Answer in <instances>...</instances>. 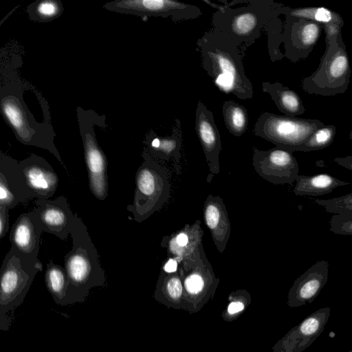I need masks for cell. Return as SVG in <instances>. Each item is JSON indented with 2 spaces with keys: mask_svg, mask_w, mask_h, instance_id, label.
Here are the masks:
<instances>
[{
  "mask_svg": "<svg viewBox=\"0 0 352 352\" xmlns=\"http://www.w3.org/2000/svg\"><path fill=\"white\" fill-rule=\"evenodd\" d=\"M324 124L318 120L280 116L268 111L260 115L254 133L292 152L299 151L307 138Z\"/></svg>",
  "mask_w": 352,
  "mask_h": 352,
  "instance_id": "8",
  "label": "cell"
},
{
  "mask_svg": "<svg viewBox=\"0 0 352 352\" xmlns=\"http://www.w3.org/2000/svg\"><path fill=\"white\" fill-rule=\"evenodd\" d=\"M247 5L232 8L226 5L212 6V28L226 34L241 49L242 54L260 38L267 23L282 14L284 5L272 0H246Z\"/></svg>",
  "mask_w": 352,
  "mask_h": 352,
  "instance_id": "3",
  "label": "cell"
},
{
  "mask_svg": "<svg viewBox=\"0 0 352 352\" xmlns=\"http://www.w3.org/2000/svg\"><path fill=\"white\" fill-rule=\"evenodd\" d=\"M19 203L5 177L0 173V207H6L10 209L16 206Z\"/></svg>",
  "mask_w": 352,
  "mask_h": 352,
  "instance_id": "32",
  "label": "cell"
},
{
  "mask_svg": "<svg viewBox=\"0 0 352 352\" xmlns=\"http://www.w3.org/2000/svg\"><path fill=\"white\" fill-rule=\"evenodd\" d=\"M330 307L321 308L311 314L277 344V352H302L324 331L330 316Z\"/></svg>",
  "mask_w": 352,
  "mask_h": 352,
  "instance_id": "15",
  "label": "cell"
},
{
  "mask_svg": "<svg viewBox=\"0 0 352 352\" xmlns=\"http://www.w3.org/2000/svg\"><path fill=\"white\" fill-rule=\"evenodd\" d=\"M333 161L337 164L352 171V155L336 157Z\"/></svg>",
  "mask_w": 352,
  "mask_h": 352,
  "instance_id": "36",
  "label": "cell"
},
{
  "mask_svg": "<svg viewBox=\"0 0 352 352\" xmlns=\"http://www.w3.org/2000/svg\"><path fill=\"white\" fill-rule=\"evenodd\" d=\"M0 173L19 203L32 198L49 199L58 186V177L52 166L36 155L19 162L1 153Z\"/></svg>",
  "mask_w": 352,
  "mask_h": 352,
  "instance_id": "4",
  "label": "cell"
},
{
  "mask_svg": "<svg viewBox=\"0 0 352 352\" xmlns=\"http://www.w3.org/2000/svg\"><path fill=\"white\" fill-rule=\"evenodd\" d=\"M201 67L217 87L241 100L253 97V87L247 77L240 47L226 34L212 28L197 42Z\"/></svg>",
  "mask_w": 352,
  "mask_h": 352,
  "instance_id": "1",
  "label": "cell"
},
{
  "mask_svg": "<svg viewBox=\"0 0 352 352\" xmlns=\"http://www.w3.org/2000/svg\"><path fill=\"white\" fill-rule=\"evenodd\" d=\"M43 232L32 211L21 214L10 232V250L28 264L36 265L41 263L38 256Z\"/></svg>",
  "mask_w": 352,
  "mask_h": 352,
  "instance_id": "13",
  "label": "cell"
},
{
  "mask_svg": "<svg viewBox=\"0 0 352 352\" xmlns=\"http://www.w3.org/2000/svg\"><path fill=\"white\" fill-rule=\"evenodd\" d=\"M195 131L209 168L210 173L206 180L210 182L213 176L220 171L219 156L222 145L213 113L201 100L195 111Z\"/></svg>",
  "mask_w": 352,
  "mask_h": 352,
  "instance_id": "14",
  "label": "cell"
},
{
  "mask_svg": "<svg viewBox=\"0 0 352 352\" xmlns=\"http://www.w3.org/2000/svg\"><path fill=\"white\" fill-rule=\"evenodd\" d=\"M348 352H352V350H351V351H348Z\"/></svg>",
  "mask_w": 352,
  "mask_h": 352,
  "instance_id": "39",
  "label": "cell"
},
{
  "mask_svg": "<svg viewBox=\"0 0 352 352\" xmlns=\"http://www.w3.org/2000/svg\"><path fill=\"white\" fill-rule=\"evenodd\" d=\"M329 230L336 234L352 236V212L333 214L329 221Z\"/></svg>",
  "mask_w": 352,
  "mask_h": 352,
  "instance_id": "31",
  "label": "cell"
},
{
  "mask_svg": "<svg viewBox=\"0 0 352 352\" xmlns=\"http://www.w3.org/2000/svg\"><path fill=\"white\" fill-rule=\"evenodd\" d=\"M204 230L200 220L192 224L186 223L182 229L162 238L161 246L166 248L168 257L179 265L192 259L202 244Z\"/></svg>",
  "mask_w": 352,
  "mask_h": 352,
  "instance_id": "18",
  "label": "cell"
},
{
  "mask_svg": "<svg viewBox=\"0 0 352 352\" xmlns=\"http://www.w3.org/2000/svg\"><path fill=\"white\" fill-rule=\"evenodd\" d=\"M42 270L41 263L28 264L11 250L6 254L0 269V330H9L14 311L23 303L36 274Z\"/></svg>",
  "mask_w": 352,
  "mask_h": 352,
  "instance_id": "7",
  "label": "cell"
},
{
  "mask_svg": "<svg viewBox=\"0 0 352 352\" xmlns=\"http://www.w3.org/2000/svg\"><path fill=\"white\" fill-rule=\"evenodd\" d=\"M222 113L225 125L232 135L240 137L246 131L248 114L243 106L232 100H226L223 104Z\"/></svg>",
  "mask_w": 352,
  "mask_h": 352,
  "instance_id": "25",
  "label": "cell"
},
{
  "mask_svg": "<svg viewBox=\"0 0 352 352\" xmlns=\"http://www.w3.org/2000/svg\"><path fill=\"white\" fill-rule=\"evenodd\" d=\"M344 20L341 16L331 21V23L322 25L325 32V43L327 45L329 42L334 38H337L341 34V30L344 25Z\"/></svg>",
  "mask_w": 352,
  "mask_h": 352,
  "instance_id": "34",
  "label": "cell"
},
{
  "mask_svg": "<svg viewBox=\"0 0 352 352\" xmlns=\"http://www.w3.org/2000/svg\"><path fill=\"white\" fill-rule=\"evenodd\" d=\"M35 205L32 212L43 231L66 240L74 217L67 198L61 195L55 199H40L35 201Z\"/></svg>",
  "mask_w": 352,
  "mask_h": 352,
  "instance_id": "12",
  "label": "cell"
},
{
  "mask_svg": "<svg viewBox=\"0 0 352 352\" xmlns=\"http://www.w3.org/2000/svg\"><path fill=\"white\" fill-rule=\"evenodd\" d=\"M184 290L179 270L172 273L161 272L157 285L156 295L164 294L170 299L177 300L182 297Z\"/></svg>",
  "mask_w": 352,
  "mask_h": 352,
  "instance_id": "27",
  "label": "cell"
},
{
  "mask_svg": "<svg viewBox=\"0 0 352 352\" xmlns=\"http://www.w3.org/2000/svg\"><path fill=\"white\" fill-rule=\"evenodd\" d=\"M37 14L43 19H50L56 16L60 12V6L56 1H43L35 8Z\"/></svg>",
  "mask_w": 352,
  "mask_h": 352,
  "instance_id": "33",
  "label": "cell"
},
{
  "mask_svg": "<svg viewBox=\"0 0 352 352\" xmlns=\"http://www.w3.org/2000/svg\"><path fill=\"white\" fill-rule=\"evenodd\" d=\"M349 138L352 140V129L351 130L349 133Z\"/></svg>",
  "mask_w": 352,
  "mask_h": 352,
  "instance_id": "38",
  "label": "cell"
},
{
  "mask_svg": "<svg viewBox=\"0 0 352 352\" xmlns=\"http://www.w3.org/2000/svg\"><path fill=\"white\" fill-rule=\"evenodd\" d=\"M252 165L261 177L275 185L292 184L298 176L299 166L293 152L278 146L267 151L254 146Z\"/></svg>",
  "mask_w": 352,
  "mask_h": 352,
  "instance_id": "9",
  "label": "cell"
},
{
  "mask_svg": "<svg viewBox=\"0 0 352 352\" xmlns=\"http://www.w3.org/2000/svg\"><path fill=\"white\" fill-rule=\"evenodd\" d=\"M1 108L6 120L14 129L16 138L25 144L46 148L47 143L29 125L25 111L19 99L13 95H6L1 99Z\"/></svg>",
  "mask_w": 352,
  "mask_h": 352,
  "instance_id": "20",
  "label": "cell"
},
{
  "mask_svg": "<svg viewBox=\"0 0 352 352\" xmlns=\"http://www.w3.org/2000/svg\"><path fill=\"white\" fill-rule=\"evenodd\" d=\"M314 201L315 204L323 207L328 213L352 212V192L331 199H316Z\"/></svg>",
  "mask_w": 352,
  "mask_h": 352,
  "instance_id": "30",
  "label": "cell"
},
{
  "mask_svg": "<svg viewBox=\"0 0 352 352\" xmlns=\"http://www.w3.org/2000/svg\"><path fill=\"white\" fill-rule=\"evenodd\" d=\"M142 157L144 161L135 173L133 200L126 206L138 223L147 219L166 204L171 186L168 169L146 151Z\"/></svg>",
  "mask_w": 352,
  "mask_h": 352,
  "instance_id": "5",
  "label": "cell"
},
{
  "mask_svg": "<svg viewBox=\"0 0 352 352\" xmlns=\"http://www.w3.org/2000/svg\"><path fill=\"white\" fill-rule=\"evenodd\" d=\"M329 275V263L318 261L296 279L288 295V305L297 307L311 303L324 287Z\"/></svg>",
  "mask_w": 352,
  "mask_h": 352,
  "instance_id": "17",
  "label": "cell"
},
{
  "mask_svg": "<svg viewBox=\"0 0 352 352\" xmlns=\"http://www.w3.org/2000/svg\"><path fill=\"white\" fill-rule=\"evenodd\" d=\"M322 25L312 21L285 16L283 27L284 56L293 62L305 58L321 34Z\"/></svg>",
  "mask_w": 352,
  "mask_h": 352,
  "instance_id": "11",
  "label": "cell"
},
{
  "mask_svg": "<svg viewBox=\"0 0 352 352\" xmlns=\"http://www.w3.org/2000/svg\"><path fill=\"white\" fill-rule=\"evenodd\" d=\"M282 14L285 16L303 19L318 23L322 25L328 24L340 15L324 7H305L292 8L283 6Z\"/></svg>",
  "mask_w": 352,
  "mask_h": 352,
  "instance_id": "26",
  "label": "cell"
},
{
  "mask_svg": "<svg viewBox=\"0 0 352 352\" xmlns=\"http://www.w3.org/2000/svg\"><path fill=\"white\" fill-rule=\"evenodd\" d=\"M109 5L106 7L118 12H130L143 17H170L176 23L202 15V11L197 6L173 0H123Z\"/></svg>",
  "mask_w": 352,
  "mask_h": 352,
  "instance_id": "10",
  "label": "cell"
},
{
  "mask_svg": "<svg viewBox=\"0 0 352 352\" xmlns=\"http://www.w3.org/2000/svg\"><path fill=\"white\" fill-rule=\"evenodd\" d=\"M336 133L332 124L324 125L316 130L300 148L299 151L310 152L324 149L331 144Z\"/></svg>",
  "mask_w": 352,
  "mask_h": 352,
  "instance_id": "28",
  "label": "cell"
},
{
  "mask_svg": "<svg viewBox=\"0 0 352 352\" xmlns=\"http://www.w3.org/2000/svg\"><path fill=\"white\" fill-rule=\"evenodd\" d=\"M351 70L342 33L326 45L318 68L302 80V89L309 94L324 96L344 93L350 82Z\"/></svg>",
  "mask_w": 352,
  "mask_h": 352,
  "instance_id": "6",
  "label": "cell"
},
{
  "mask_svg": "<svg viewBox=\"0 0 352 352\" xmlns=\"http://www.w3.org/2000/svg\"><path fill=\"white\" fill-rule=\"evenodd\" d=\"M244 309V304L241 301H233L228 307V312L234 314L241 311Z\"/></svg>",
  "mask_w": 352,
  "mask_h": 352,
  "instance_id": "37",
  "label": "cell"
},
{
  "mask_svg": "<svg viewBox=\"0 0 352 352\" xmlns=\"http://www.w3.org/2000/svg\"><path fill=\"white\" fill-rule=\"evenodd\" d=\"M262 90L270 95L278 110L285 116L296 117L305 111L299 95L279 82H263Z\"/></svg>",
  "mask_w": 352,
  "mask_h": 352,
  "instance_id": "23",
  "label": "cell"
},
{
  "mask_svg": "<svg viewBox=\"0 0 352 352\" xmlns=\"http://www.w3.org/2000/svg\"><path fill=\"white\" fill-rule=\"evenodd\" d=\"M283 23L278 16L272 19L265 28L267 34V48L272 61L280 60L284 54L279 50V45L283 42Z\"/></svg>",
  "mask_w": 352,
  "mask_h": 352,
  "instance_id": "29",
  "label": "cell"
},
{
  "mask_svg": "<svg viewBox=\"0 0 352 352\" xmlns=\"http://www.w3.org/2000/svg\"><path fill=\"white\" fill-rule=\"evenodd\" d=\"M203 216L214 244L223 253L230 236L231 226L226 205L219 195H208L204 204Z\"/></svg>",
  "mask_w": 352,
  "mask_h": 352,
  "instance_id": "19",
  "label": "cell"
},
{
  "mask_svg": "<svg viewBox=\"0 0 352 352\" xmlns=\"http://www.w3.org/2000/svg\"><path fill=\"white\" fill-rule=\"evenodd\" d=\"M294 192L298 196L316 197L331 192L339 186L351 184L333 175L320 173L313 175H298Z\"/></svg>",
  "mask_w": 352,
  "mask_h": 352,
  "instance_id": "22",
  "label": "cell"
},
{
  "mask_svg": "<svg viewBox=\"0 0 352 352\" xmlns=\"http://www.w3.org/2000/svg\"><path fill=\"white\" fill-rule=\"evenodd\" d=\"M10 208L0 207V238L2 239L6 234L9 229V212Z\"/></svg>",
  "mask_w": 352,
  "mask_h": 352,
  "instance_id": "35",
  "label": "cell"
},
{
  "mask_svg": "<svg viewBox=\"0 0 352 352\" xmlns=\"http://www.w3.org/2000/svg\"><path fill=\"white\" fill-rule=\"evenodd\" d=\"M70 236L72 247L64 258V268L67 278L64 306L83 303L91 289L104 287L107 283L98 251L86 226L77 213L74 214Z\"/></svg>",
  "mask_w": 352,
  "mask_h": 352,
  "instance_id": "2",
  "label": "cell"
},
{
  "mask_svg": "<svg viewBox=\"0 0 352 352\" xmlns=\"http://www.w3.org/2000/svg\"><path fill=\"white\" fill-rule=\"evenodd\" d=\"M147 152L153 157L179 163L181 157L182 133L181 122L176 119L170 136L160 137L151 132L146 140Z\"/></svg>",
  "mask_w": 352,
  "mask_h": 352,
  "instance_id": "21",
  "label": "cell"
},
{
  "mask_svg": "<svg viewBox=\"0 0 352 352\" xmlns=\"http://www.w3.org/2000/svg\"><path fill=\"white\" fill-rule=\"evenodd\" d=\"M82 137L89 190L96 199L104 201L109 189L107 157L93 132L83 131Z\"/></svg>",
  "mask_w": 352,
  "mask_h": 352,
  "instance_id": "16",
  "label": "cell"
},
{
  "mask_svg": "<svg viewBox=\"0 0 352 352\" xmlns=\"http://www.w3.org/2000/svg\"><path fill=\"white\" fill-rule=\"evenodd\" d=\"M44 279L55 303L64 306L67 289V278L64 267L50 261L47 264Z\"/></svg>",
  "mask_w": 352,
  "mask_h": 352,
  "instance_id": "24",
  "label": "cell"
}]
</instances>
